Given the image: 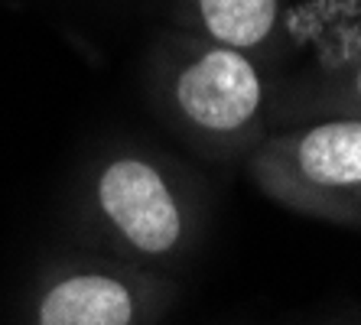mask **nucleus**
<instances>
[{
    "mask_svg": "<svg viewBox=\"0 0 361 325\" xmlns=\"http://www.w3.org/2000/svg\"><path fill=\"white\" fill-rule=\"evenodd\" d=\"M355 92H358V101H361V68H358V75H355Z\"/></svg>",
    "mask_w": 361,
    "mask_h": 325,
    "instance_id": "6",
    "label": "nucleus"
},
{
    "mask_svg": "<svg viewBox=\"0 0 361 325\" xmlns=\"http://www.w3.org/2000/svg\"><path fill=\"white\" fill-rule=\"evenodd\" d=\"M183 114L205 130H238L261 108V75L241 49L219 46L183 68L176 85Z\"/></svg>",
    "mask_w": 361,
    "mask_h": 325,
    "instance_id": "1",
    "label": "nucleus"
},
{
    "mask_svg": "<svg viewBox=\"0 0 361 325\" xmlns=\"http://www.w3.org/2000/svg\"><path fill=\"white\" fill-rule=\"evenodd\" d=\"M108 218L147 254H163L179 238V209L163 176L140 159H118L101 176Z\"/></svg>",
    "mask_w": 361,
    "mask_h": 325,
    "instance_id": "2",
    "label": "nucleus"
},
{
    "mask_svg": "<svg viewBox=\"0 0 361 325\" xmlns=\"http://www.w3.org/2000/svg\"><path fill=\"white\" fill-rule=\"evenodd\" d=\"M199 13L209 36L221 46L251 49L261 46L277 23V0H199Z\"/></svg>",
    "mask_w": 361,
    "mask_h": 325,
    "instance_id": "5",
    "label": "nucleus"
},
{
    "mask_svg": "<svg viewBox=\"0 0 361 325\" xmlns=\"http://www.w3.org/2000/svg\"><path fill=\"white\" fill-rule=\"evenodd\" d=\"M290 163L316 189L361 185V121H326L310 127L290 147Z\"/></svg>",
    "mask_w": 361,
    "mask_h": 325,
    "instance_id": "3",
    "label": "nucleus"
},
{
    "mask_svg": "<svg viewBox=\"0 0 361 325\" xmlns=\"http://www.w3.org/2000/svg\"><path fill=\"white\" fill-rule=\"evenodd\" d=\"M130 296L108 276H75L46 296L42 325H130Z\"/></svg>",
    "mask_w": 361,
    "mask_h": 325,
    "instance_id": "4",
    "label": "nucleus"
}]
</instances>
